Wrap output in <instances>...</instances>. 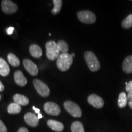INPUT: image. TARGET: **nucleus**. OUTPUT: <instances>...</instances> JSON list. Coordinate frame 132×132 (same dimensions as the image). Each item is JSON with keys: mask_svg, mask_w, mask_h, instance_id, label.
I'll use <instances>...</instances> for the list:
<instances>
[{"mask_svg": "<svg viewBox=\"0 0 132 132\" xmlns=\"http://www.w3.org/2000/svg\"><path fill=\"white\" fill-rule=\"evenodd\" d=\"M1 95H0V100H1Z\"/></svg>", "mask_w": 132, "mask_h": 132, "instance_id": "nucleus-34", "label": "nucleus"}, {"mask_svg": "<svg viewBox=\"0 0 132 132\" xmlns=\"http://www.w3.org/2000/svg\"><path fill=\"white\" fill-rule=\"evenodd\" d=\"M127 97V103L128 104V106L132 110V92H128Z\"/></svg>", "mask_w": 132, "mask_h": 132, "instance_id": "nucleus-25", "label": "nucleus"}, {"mask_svg": "<svg viewBox=\"0 0 132 132\" xmlns=\"http://www.w3.org/2000/svg\"><path fill=\"white\" fill-rule=\"evenodd\" d=\"M10 72L9 66L4 59L0 57V75L3 77H6Z\"/></svg>", "mask_w": 132, "mask_h": 132, "instance_id": "nucleus-16", "label": "nucleus"}, {"mask_svg": "<svg viewBox=\"0 0 132 132\" xmlns=\"http://www.w3.org/2000/svg\"><path fill=\"white\" fill-rule=\"evenodd\" d=\"M14 30V27H9L8 28L6 29V31H7V33L9 35L12 34L13 33V31Z\"/></svg>", "mask_w": 132, "mask_h": 132, "instance_id": "nucleus-28", "label": "nucleus"}, {"mask_svg": "<svg viewBox=\"0 0 132 132\" xmlns=\"http://www.w3.org/2000/svg\"><path fill=\"white\" fill-rule=\"evenodd\" d=\"M14 100L15 103H16L20 106H26L29 103V99L26 96L21 94H15L14 96Z\"/></svg>", "mask_w": 132, "mask_h": 132, "instance_id": "nucleus-17", "label": "nucleus"}, {"mask_svg": "<svg viewBox=\"0 0 132 132\" xmlns=\"http://www.w3.org/2000/svg\"><path fill=\"white\" fill-rule=\"evenodd\" d=\"M84 57H85L86 64L91 72H97L100 69V62L93 52L90 51L85 52L84 53Z\"/></svg>", "mask_w": 132, "mask_h": 132, "instance_id": "nucleus-2", "label": "nucleus"}, {"mask_svg": "<svg viewBox=\"0 0 132 132\" xmlns=\"http://www.w3.org/2000/svg\"><path fill=\"white\" fill-rule=\"evenodd\" d=\"M71 55H72V57H75V53H72V54H71Z\"/></svg>", "mask_w": 132, "mask_h": 132, "instance_id": "nucleus-33", "label": "nucleus"}, {"mask_svg": "<svg viewBox=\"0 0 132 132\" xmlns=\"http://www.w3.org/2000/svg\"><path fill=\"white\" fill-rule=\"evenodd\" d=\"M122 27L124 29H130L132 27V14L125 17L122 21Z\"/></svg>", "mask_w": 132, "mask_h": 132, "instance_id": "nucleus-23", "label": "nucleus"}, {"mask_svg": "<svg viewBox=\"0 0 132 132\" xmlns=\"http://www.w3.org/2000/svg\"><path fill=\"white\" fill-rule=\"evenodd\" d=\"M17 132H29V131L25 127H21L20 128H19V130H18Z\"/></svg>", "mask_w": 132, "mask_h": 132, "instance_id": "nucleus-29", "label": "nucleus"}, {"mask_svg": "<svg viewBox=\"0 0 132 132\" xmlns=\"http://www.w3.org/2000/svg\"><path fill=\"white\" fill-rule=\"evenodd\" d=\"M54 4V8L52 10V13L53 15H57L61 9L62 1L61 0H53Z\"/></svg>", "mask_w": 132, "mask_h": 132, "instance_id": "nucleus-22", "label": "nucleus"}, {"mask_svg": "<svg viewBox=\"0 0 132 132\" xmlns=\"http://www.w3.org/2000/svg\"><path fill=\"white\" fill-rule=\"evenodd\" d=\"M47 125L51 129L54 131L61 132L63 131L64 128V125L61 122L55 120H48L47 121Z\"/></svg>", "mask_w": 132, "mask_h": 132, "instance_id": "nucleus-12", "label": "nucleus"}, {"mask_svg": "<svg viewBox=\"0 0 132 132\" xmlns=\"http://www.w3.org/2000/svg\"><path fill=\"white\" fill-rule=\"evenodd\" d=\"M42 118H43V116L40 113H39V114H38V115H37V118L39 119H41Z\"/></svg>", "mask_w": 132, "mask_h": 132, "instance_id": "nucleus-32", "label": "nucleus"}, {"mask_svg": "<svg viewBox=\"0 0 132 132\" xmlns=\"http://www.w3.org/2000/svg\"><path fill=\"white\" fill-rule=\"evenodd\" d=\"M64 106L66 111L72 116L75 118H80L82 116V111L80 107L73 102L70 100L65 101L64 103Z\"/></svg>", "mask_w": 132, "mask_h": 132, "instance_id": "nucleus-4", "label": "nucleus"}, {"mask_svg": "<svg viewBox=\"0 0 132 132\" xmlns=\"http://www.w3.org/2000/svg\"><path fill=\"white\" fill-rule=\"evenodd\" d=\"M14 80L20 86H24L27 84V80L20 70H17L15 72Z\"/></svg>", "mask_w": 132, "mask_h": 132, "instance_id": "nucleus-13", "label": "nucleus"}, {"mask_svg": "<svg viewBox=\"0 0 132 132\" xmlns=\"http://www.w3.org/2000/svg\"><path fill=\"white\" fill-rule=\"evenodd\" d=\"M44 109L45 113L52 116H58L61 113L60 107L54 102H48L44 104Z\"/></svg>", "mask_w": 132, "mask_h": 132, "instance_id": "nucleus-8", "label": "nucleus"}, {"mask_svg": "<svg viewBox=\"0 0 132 132\" xmlns=\"http://www.w3.org/2000/svg\"><path fill=\"white\" fill-rule=\"evenodd\" d=\"M73 63V57L70 54L61 53L57 57L56 65L62 72H65L70 68Z\"/></svg>", "mask_w": 132, "mask_h": 132, "instance_id": "nucleus-1", "label": "nucleus"}, {"mask_svg": "<svg viewBox=\"0 0 132 132\" xmlns=\"http://www.w3.org/2000/svg\"><path fill=\"white\" fill-rule=\"evenodd\" d=\"M32 108H33V110H34V111H35L36 113H37V114H39V113H40V110H39V108H36L35 106H33Z\"/></svg>", "mask_w": 132, "mask_h": 132, "instance_id": "nucleus-30", "label": "nucleus"}, {"mask_svg": "<svg viewBox=\"0 0 132 132\" xmlns=\"http://www.w3.org/2000/svg\"><path fill=\"white\" fill-rule=\"evenodd\" d=\"M7 59L9 63L13 67H18L20 65V61L19 59L14 53H10L7 56Z\"/></svg>", "mask_w": 132, "mask_h": 132, "instance_id": "nucleus-20", "label": "nucleus"}, {"mask_svg": "<svg viewBox=\"0 0 132 132\" xmlns=\"http://www.w3.org/2000/svg\"><path fill=\"white\" fill-rule=\"evenodd\" d=\"M127 103V97L124 92H122L119 94L118 101V105L119 108H124Z\"/></svg>", "mask_w": 132, "mask_h": 132, "instance_id": "nucleus-19", "label": "nucleus"}, {"mask_svg": "<svg viewBox=\"0 0 132 132\" xmlns=\"http://www.w3.org/2000/svg\"><path fill=\"white\" fill-rule=\"evenodd\" d=\"M24 121L29 126L35 127L39 123V119L37 117L32 113H28L25 114L24 116Z\"/></svg>", "mask_w": 132, "mask_h": 132, "instance_id": "nucleus-11", "label": "nucleus"}, {"mask_svg": "<svg viewBox=\"0 0 132 132\" xmlns=\"http://www.w3.org/2000/svg\"><path fill=\"white\" fill-rule=\"evenodd\" d=\"M4 89V85H3V84L1 82V81H0V92L1 91H3Z\"/></svg>", "mask_w": 132, "mask_h": 132, "instance_id": "nucleus-31", "label": "nucleus"}, {"mask_svg": "<svg viewBox=\"0 0 132 132\" xmlns=\"http://www.w3.org/2000/svg\"><path fill=\"white\" fill-rule=\"evenodd\" d=\"M33 85H34L36 91L39 95L44 97L49 96L50 94V90L48 86L45 82L37 80V79H34L33 80Z\"/></svg>", "mask_w": 132, "mask_h": 132, "instance_id": "nucleus-6", "label": "nucleus"}, {"mask_svg": "<svg viewBox=\"0 0 132 132\" xmlns=\"http://www.w3.org/2000/svg\"><path fill=\"white\" fill-rule=\"evenodd\" d=\"M1 9L3 12L7 14H12L16 12L18 6L15 3L10 0H3L1 2Z\"/></svg>", "mask_w": 132, "mask_h": 132, "instance_id": "nucleus-7", "label": "nucleus"}, {"mask_svg": "<svg viewBox=\"0 0 132 132\" xmlns=\"http://www.w3.org/2000/svg\"><path fill=\"white\" fill-rule=\"evenodd\" d=\"M46 54L50 60L53 61L59 57L60 51L58 48L57 43L53 40L48 41L45 44Z\"/></svg>", "mask_w": 132, "mask_h": 132, "instance_id": "nucleus-3", "label": "nucleus"}, {"mask_svg": "<svg viewBox=\"0 0 132 132\" xmlns=\"http://www.w3.org/2000/svg\"><path fill=\"white\" fill-rule=\"evenodd\" d=\"M89 103L96 108H101L104 106L103 100L97 94H91L87 98Z\"/></svg>", "mask_w": 132, "mask_h": 132, "instance_id": "nucleus-10", "label": "nucleus"}, {"mask_svg": "<svg viewBox=\"0 0 132 132\" xmlns=\"http://www.w3.org/2000/svg\"><path fill=\"white\" fill-rule=\"evenodd\" d=\"M21 110V106L16 103H12L8 106L7 112L11 114H16L20 113Z\"/></svg>", "mask_w": 132, "mask_h": 132, "instance_id": "nucleus-18", "label": "nucleus"}, {"mask_svg": "<svg viewBox=\"0 0 132 132\" xmlns=\"http://www.w3.org/2000/svg\"><path fill=\"white\" fill-rule=\"evenodd\" d=\"M0 132H7V127L1 120H0Z\"/></svg>", "mask_w": 132, "mask_h": 132, "instance_id": "nucleus-26", "label": "nucleus"}, {"mask_svg": "<svg viewBox=\"0 0 132 132\" xmlns=\"http://www.w3.org/2000/svg\"><path fill=\"white\" fill-rule=\"evenodd\" d=\"M29 52L31 55L35 58H40L42 55V49L36 44H32L29 47Z\"/></svg>", "mask_w": 132, "mask_h": 132, "instance_id": "nucleus-15", "label": "nucleus"}, {"mask_svg": "<svg viewBox=\"0 0 132 132\" xmlns=\"http://www.w3.org/2000/svg\"><path fill=\"white\" fill-rule=\"evenodd\" d=\"M57 44L59 51L61 52V53H67V52L69 51V45L67 42L64 40H59Z\"/></svg>", "mask_w": 132, "mask_h": 132, "instance_id": "nucleus-24", "label": "nucleus"}, {"mask_svg": "<svg viewBox=\"0 0 132 132\" xmlns=\"http://www.w3.org/2000/svg\"><path fill=\"white\" fill-rule=\"evenodd\" d=\"M125 90H127V92H128V93L132 92V81H130L128 82L127 85L125 86Z\"/></svg>", "mask_w": 132, "mask_h": 132, "instance_id": "nucleus-27", "label": "nucleus"}, {"mask_svg": "<svg viewBox=\"0 0 132 132\" xmlns=\"http://www.w3.org/2000/svg\"><path fill=\"white\" fill-rule=\"evenodd\" d=\"M23 65L28 72L32 76L37 75L39 73V69L37 66L29 59H24L23 60Z\"/></svg>", "mask_w": 132, "mask_h": 132, "instance_id": "nucleus-9", "label": "nucleus"}, {"mask_svg": "<svg viewBox=\"0 0 132 132\" xmlns=\"http://www.w3.org/2000/svg\"><path fill=\"white\" fill-rule=\"evenodd\" d=\"M123 71L126 73H132V55L127 56L123 60L122 64Z\"/></svg>", "mask_w": 132, "mask_h": 132, "instance_id": "nucleus-14", "label": "nucleus"}, {"mask_svg": "<svg viewBox=\"0 0 132 132\" xmlns=\"http://www.w3.org/2000/svg\"><path fill=\"white\" fill-rule=\"evenodd\" d=\"M71 130L72 132H85L83 125L79 121H75L72 123L71 125Z\"/></svg>", "mask_w": 132, "mask_h": 132, "instance_id": "nucleus-21", "label": "nucleus"}, {"mask_svg": "<svg viewBox=\"0 0 132 132\" xmlns=\"http://www.w3.org/2000/svg\"><path fill=\"white\" fill-rule=\"evenodd\" d=\"M78 19L81 22L86 24L94 23L96 21V16L89 11H81L77 13Z\"/></svg>", "mask_w": 132, "mask_h": 132, "instance_id": "nucleus-5", "label": "nucleus"}]
</instances>
